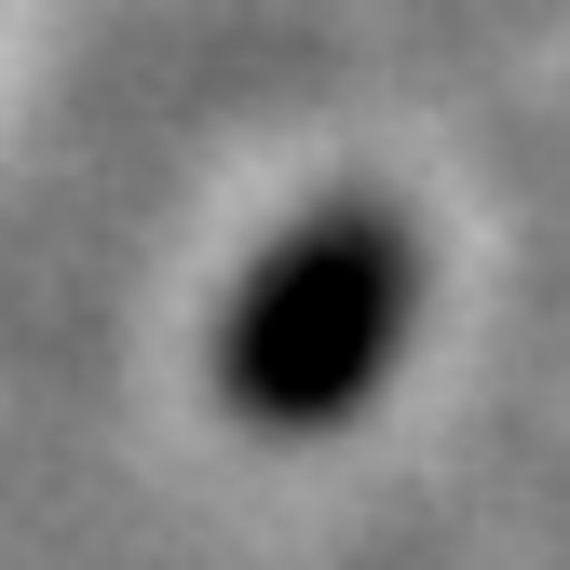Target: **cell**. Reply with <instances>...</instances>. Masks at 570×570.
<instances>
[{
	"mask_svg": "<svg viewBox=\"0 0 570 570\" xmlns=\"http://www.w3.org/2000/svg\"><path fill=\"white\" fill-rule=\"evenodd\" d=\"M381 313H394V258H381L367 232H340V245H313V258L258 299L245 381H258L272 407H326V394H353V381H367Z\"/></svg>",
	"mask_w": 570,
	"mask_h": 570,
	"instance_id": "6da1fadb",
	"label": "cell"
}]
</instances>
